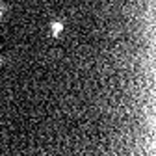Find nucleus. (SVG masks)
I'll use <instances>...</instances> for the list:
<instances>
[{
	"label": "nucleus",
	"mask_w": 156,
	"mask_h": 156,
	"mask_svg": "<svg viewBox=\"0 0 156 156\" xmlns=\"http://www.w3.org/2000/svg\"><path fill=\"white\" fill-rule=\"evenodd\" d=\"M62 30H63V23H52V34L54 35H58Z\"/></svg>",
	"instance_id": "obj_1"
},
{
	"label": "nucleus",
	"mask_w": 156,
	"mask_h": 156,
	"mask_svg": "<svg viewBox=\"0 0 156 156\" xmlns=\"http://www.w3.org/2000/svg\"><path fill=\"white\" fill-rule=\"evenodd\" d=\"M4 11H6V4H4V0H0V19L4 17Z\"/></svg>",
	"instance_id": "obj_2"
}]
</instances>
